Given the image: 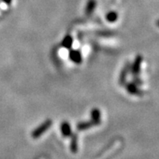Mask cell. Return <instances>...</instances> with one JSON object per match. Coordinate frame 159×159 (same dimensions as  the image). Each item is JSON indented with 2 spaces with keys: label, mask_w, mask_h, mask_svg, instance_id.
<instances>
[{
  "label": "cell",
  "mask_w": 159,
  "mask_h": 159,
  "mask_svg": "<svg viewBox=\"0 0 159 159\" xmlns=\"http://www.w3.org/2000/svg\"><path fill=\"white\" fill-rule=\"evenodd\" d=\"M52 122L51 120H45L44 122H43L40 126H38V127L36 128L34 131L32 133L31 136H32V138H33V139H37V138H39V137L42 135V134H44L45 132L48 131V129L52 126Z\"/></svg>",
  "instance_id": "1"
},
{
  "label": "cell",
  "mask_w": 159,
  "mask_h": 159,
  "mask_svg": "<svg viewBox=\"0 0 159 159\" xmlns=\"http://www.w3.org/2000/svg\"><path fill=\"white\" fill-rule=\"evenodd\" d=\"M69 56H70V59L73 62L76 63V64H79V63L82 62L83 57H82V53L79 50L73 49L70 51Z\"/></svg>",
  "instance_id": "2"
},
{
  "label": "cell",
  "mask_w": 159,
  "mask_h": 159,
  "mask_svg": "<svg viewBox=\"0 0 159 159\" xmlns=\"http://www.w3.org/2000/svg\"><path fill=\"white\" fill-rule=\"evenodd\" d=\"M61 134L63 135V137H68L71 136L72 130H71L70 125L67 121H64L61 124Z\"/></svg>",
  "instance_id": "3"
},
{
  "label": "cell",
  "mask_w": 159,
  "mask_h": 159,
  "mask_svg": "<svg viewBox=\"0 0 159 159\" xmlns=\"http://www.w3.org/2000/svg\"><path fill=\"white\" fill-rule=\"evenodd\" d=\"M95 125H97V124L92 120L88 121V122H83V123H79L77 125V129L79 131H83V130H87Z\"/></svg>",
  "instance_id": "4"
},
{
  "label": "cell",
  "mask_w": 159,
  "mask_h": 159,
  "mask_svg": "<svg viewBox=\"0 0 159 159\" xmlns=\"http://www.w3.org/2000/svg\"><path fill=\"white\" fill-rule=\"evenodd\" d=\"M95 7H96V1L95 0H89L87 3V7H86V10H85V13L87 16H90L93 13V11H95Z\"/></svg>",
  "instance_id": "5"
},
{
  "label": "cell",
  "mask_w": 159,
  "mask_h": 159,
  "mask_svg": "<svg viewBox=\"0 0 159 159\" xmlns=\"http://www.w3.org/2000/svg\"><path fill=\"white\" fill-rule=\"evenodd\" d=\"M91 120L94 121L97 125H99L100 123L101 120V113L98 108L92 109V111H91Z\"/></svg>",
  "instance_id": "6"
},
{
  "label": "cell",
  "mask_w": 159,
  "mask_h": 159,
  "mask_svg": "<svg viewBox=\"0 0 159 159\" xmlns=\"http://www.w3.org/2000/svg\"><path fill=\"white\" fill-rule=\"evenodd\" d=\"M78 137L75 133L71 134V141H70V151L74 153L78 152Z\"/></svg>",
  "instance_id": "7"
},
{
  "label": "cell",
  "mask_w": 159,
  "mask_h": 159,
  "mask_svg": "<svg viewBox=\"0 0 159 159\" xmlns=\"http://www.w3.org/2000/svg\"><path fill=\"white\" fill-rule=\"evenodd\" d=\"M141 61H142V58H141V57L139 56V57H137V58H136L135 61H134V63H133V69H132V72H133V74L134 75H138V74H139Z\"/></svg>",
  "instance_id": "8"
},
{
  "label": "cell",
  "mask_w": 159,
  "mask_h": 159,
  "mask_svg": "<svg viewBox=\"0 0 159 159\" xmlns=\"http://www.w3.org/2000/svg\"><path fill=\"white\" fill-rule=\"evenodd\" d=\"M73 42H74V40H73L72 36H70V35H67L64 37L63 39L62 42H61V44L62 46L66 48H70L71 46H72Z\"/></svg>",
  "instance_id": "9"
},
{
  "label": "cell",
  "mask_w": 159,
  "mask_h": 159,
  "mask_svg": "<svg viewBox=\"0 0 159 159\" xmlns=\"http://www.w3.org/2000/svg\"><path fill=\"white\" fill-rule=\"evenodd\" d=\"M106 19L108 22L114 23L116 22L118 19V14L116 11H110L108 12L106 16Z\"/></svg>",
  "instance_id": "10"
},
{
  "label": "cell",
  "mask_w": 159,
  "mask_h": 159,
  "mask_svg": "<svg viewBox=\"0 0 159 159\" xmlns=\"http://www.w3.org/2000/svg\"><path fill=\"white\" fill-rule=\"evenodd\" d=\"M127 90L129 93H130L132 95H137V94H138V91H139L137 86L135 84H133V83L128 85Z\"/></svg>",
  "instance_id": "11"
},
{
  "label": "cell",
  "mask_w": 159,
  "mask_h": 159,
  "mask_svg": "<svg viewBox=\"0 0 159 159\" xmlns=\"http://www.w3.org/2000/svg\"><path fill=\"white\" fill-rule=\"evenodd\" d=\"M127 74H128V66L125 67V69L122 70V72H121L120 74V81H119L120 84H124V83H125Z\"/></svg>",
  "instance_id": "12"
},
{
  "label": "cell",
  "mask_w": 159,
  "mask_h": 159,
  "mask_svg": "<svg viewBox=\"0 0 159 159\" xmlns=\"http://www.w3.org/2000/svg\"><path fill=\"white\" fill-rule=\"evenodd\" d=\"M2 1H3V2H5V3H7V4H10L12 0H2Z\"/></svg>",
  "instance_id": "13"
}]
</instances>
